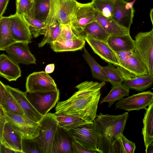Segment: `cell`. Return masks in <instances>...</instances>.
<instances>
[{
    "label": "cell",
    "mask_w": 153,
    "mask_h": 153,
    "mask_svg": "<svg viewBox=\"0 0 153 153\" xmlns=\"http://www.w3.org/2000/svg\"><path fill=\"white\" fill-rule=\"evenodd\" d=\"M105 82L85 81L76 86L78 90L67 100L58 101L56 114L76 117L88 123L94 122L97 116L100 90Z\"/></svg>",
    "instance_id": "cell-1"
},
{
    "label": "cell",
    "mask_w": 153,
    "mask_h": 153,
    "mask_svg": "<svg viewBox=\"0 0 153 153\" xmlns=\"http://www.w3.org/2000/svg\"><path fill=\"white\" fill-rule=\"evenodd\" d=\"M128 113L117 115H97L94 120L98 135L97 148L102 153H118V138L123 134Z\"/></svg>",
    "instance_id": "cell-2"
},
{
    "label": "cell",
    "mask_w": 153,
    "mask_h": 153,
    "mask_svg": "<svg viewBox=\"0 0 153 153\" xmlns=\"http://www.w3.org/2000/svg\"><path fill=\"white\" fill-rule=\"evenodd\" d=\"M39 123V134L32 139L38 144L42 153H51L53 140L58 126L55 113H48Z\"/></svg>",
    "instance_id": "cell-3"
},
{
    "label": "cell",
    "mask_w": 153,
    "mask_h": 153,
    "mask_svg": "<svg viewBox=\"0 0 153 153\" xmlns=\"http://www.w3.org/2000/svg\"><path fill=\"white\" fill-rule=\"evenodd\" d=\"M77 2L76 0H51L50 11L45 22L47 26L56 21L70 25Z\"/></svg>",
    "instance_id": "cell-4"
},
{
    "label": "cell",
    "mask_w": 153,
    "mask_h": 153,
    "mask_svg": "<svg viewBox=\"0 0 153 153\" xmlns=\"http://www.w3.org/2000/svg\"><path fill=\"white\" fill-rule=\"evenodd\" d=\"M98 13L91 2L84 4L78 2L70 24L74 32L83 37L82 33L84 29L87 25L95 21Z\"/></svg>",
    "instance_id": "cell-5"
},
{
    "label": "cell",
    "mask_w": 153,
    "mask_h": 153,
    "mask_svg": "<svg viewBox=\"0 0 153 153\" xmlns=\"http://www.w3.org/2000/svg\"><path fill=\"white\" fill-rule=\"evenodd\" d=\"M5 114L7 122L21 134L22 139H33L39 135V122L32 120L25 114L20 115L5 111Z\"/></svg>",
    "instance_id": "cell-6"
},
{
    "label": "cell",
    "mask_w": 153,
    "mask_h": 153,
    "mask_svg": "<svg viewBox=\"0 0 153 153\" xmlns=\"http://www.w3.org/2000/svg\"><path fill=\"white\" fill-rule=\"evenodd\" d=\"M73 140L92 150L99 151L97 148L98 135L94 122L81 125L68 131Z\"/></svg>",
    "instance_id": "cell-7"
},
{
    "label": "cell",
    "mask_w": 153,
    "mask_h": 153,
    "mask_svg": "<svg viewBox=\"0 0 153 153\" xmlns=\"http://www.w3.org/2000/svg\"><path fill=\"white\" fill-rule=\"evenodd\" d=\"M135 49L151 75L153 64V30L141 32L135 36Z\"/></svg>",
    "instance_id": "cell-8"
},
{
    "label": "cell",
    "mask_w": 153,
    "mask_h": 153,
    "mask_svg": "<svg viewBox=\"0 0 153 153\" xmlns=\"http://www.w3.org/2000/svg\"><path fill=\"white\" fill-rule=\"evenodd\" d=\"M25 93L26 97L32 105L43 116L55 106L59 99L58 89L46 92Z\"/></svg>",
    "instance_id": "cell-9"
},
{
    "label": "cell",
    "mask_w": 153,
    "mask_h": 153,
    "mask_svg": "<svg viewBox=\"0 0 153 153\" xmlns=\"http://www.w3.org/2000/svg\"><path fill=\"white\" fill-rule=\"evenodd\" d=\"M116 67L124 80L149 74L146 65L135 48L131 54Z\"/></svg>",
    "instance_id": "cell-10"
},
{
    "label": "cell",
    "mask_w": 153,
    "mask_h": 153,
    "mask_svg": "<svg viewBox=\"0 0 153 153\" xmlns=\"http://www.w3.org/2000/svg\"><path fill=\"white\" fill-rule=\"evenodd\" d=\"M26 92H42L56 90L58 89L53 79L45 71L34 72L27 77Z\"/></svg>",
    "instance_id": "cell-11"
},
{
    "label": "cell",
    "mask_w": 153,
    "mask_h": 153,
    "mask_svg": "<svg viewBox=\"0 0 153 153\" xmlns=\"http://www.w3.org/2000/svg\"><path fill=\"white\" fill-rule=\"evenodd\" d=\"M153 101V92L143 91L123 98L115 103L116 108L128 111H138L146 109Z\"/></svg>",
    "instance_id": "cell-12"
},
{
    "label": "cell",
    "mask_w": 153,
    "mask_h": 153,
    "mask_svg": "<svg viewBox=\"0 0 153 153\" xmlns=\"http://www.w3.org/2000/svg\"><path fill=\"white\" fill-rule=\"evenodd\" d=\"M135 1L129 2L124 0H114L112 19L120 25L129 30L134 16L133 4Z\"/></svg>",
    "instance_id": "cell-13"
},
{
    "label": "cell",
    "mask_w": 153,
    "mask_h": 153,
    "mask_svg": "<svg viewBox=\"0 0 153 153\" xmlns=\"http://www.w3.org/2000/svg\"><path fill=\"white\" fill-rule=\"evenodd\" d=\"M9 17L11 33L14 39L16 42L31 43L32 34L23 17L16 13Z\"/></svg>",
    "instance_id": "cell-14"
},
{
    "label": "cell",
    "mask_w": 153,
    "mask_h": 153,
    "mask_svg": "<svg viewBox=\"0 0 153 153\" xmlns=\"http://www.w3.org/2000/svg\"><path fill=\"white\" fill-rule=\"evenodd\" d=\"M27 43L17 42L5 51L8 56L18 63L36 64V59L30 52Z\"/></svg>",
    "instance_id": "cell-15"
},
{
    "label": "cell",
    "mask_w": 153,
    "mask_h": 153,
    "mask_svg": "<svg viewBox=\"0 0 153 153\" xmlns=\"http://www.w3.org/2000/svg\"><path fill=\"white\" fill-rule=\"evenodd\" d=\"M85 40L94 52L108 63L116 66L119 63L116 54L107 42L93 38L88 35L84 37Z\"/></svg>",
    "instance_id": "cell-16"
},
{
    "label": "cell",
    "mask_w": 153,
    "mask_h": 153,
    "mask_svg": "<svg viewBox=\"0 0 153 153\" xmlns=\"http://www.w3.org/2000/svg\"><path fill=\"white\" fill-rule=\"evenodd\" d=\"M6 87L15 98L24 114L31 120L38 123L44 116L39 114L32 105L26 97L25 92L8 85Z\"/></svg>",
    "instance_id": "cell-17"
},
{
    "label": "cell",
    "mask_w": 153,
    "mask_h": 153,
    "mask_svg": "<svg viewBox=\"0 0 153 153\" xmlns=\"http://www.w3.org/2000/svg\"><path fill=\"white\" fill-rule=\"evenodd\" d=\"M0 76L9 81H16L21 76L19 64L4 53L0 55Z\"/></svg>",
    "instance_id": "cell-18"
},
{
    "label": "cell",
    "mask_w": 153,
    "mask_h": 153,
    "mask_svg": "<svg viewBox=\"0 0 153 153\" xmlns=\"http://www.w3.org/2000/svg\"><path fill=\"white\" fill-rule=\"evenodd\" d=\"M22 135L7 122L5 124L0 143L16 151L17 153H23L22 149Z\"/></svg>",
    "instance_id": "cell-19"
},
{
    "label": "cell",
    "mask_w": 153,
    "mask_h": 153,
    "mask_svg": "<svg viewBox=\"0 0 153 153\" xmlns=\"http://www.w3.org/2000/svg\"><path fill=\"white\" fill-rule=\"evenodd\" d=\"M72 140L68 131L58 126L53 140L51 153H73Z\"/></svg>",
    "instance_id": "cell-20"
},
{
    "label": "cell",
    "mask_w": 153,
    "mask_h": 153,
    "mask_svg": "<svg viewBox=\"0 0 153 153\" xmlns=\"http://www.w3.org/2000/svg\"><path fill=\"white\" fill-rule=\"evenodd\" d=\"M107 43L114 52L131 51L135 48L134 40L130 34L110 36Z\"/></svg>",
    "instance_id": "cell-21"
},
{
    "label": "cell",
    "mask_w": 153,
    "mask_h": 153,
    "mask_svg": "<svg viewBox=\"0 0 153 153\" xmlns=\"http://www.w3.org/2000/svg\"><path fill=\"white\" fill-rule=\"evenodd\" d=\"M84 38L78 36L71 39L55 41L50 43L51 48L56 52L76 51L84 47Z\"/></svg>",
    "instance_id": "cell-22"
},
{
    "label": "cell",
    "mask_w": 153,
    "mask_h": 153,
    "mask_svg": "<svg viewBox=\"0 0 153 153\" xmlns=\"http://www.w3.org/2000/svg\"><path fill=\"white\" fill-rule=\"evenodd\" d=\"M110 36L130 34L129 30L120 25L112 18H106L99 13L95 20Z\"/></svg>",
    "instance_id": "cell-23"
},
{
    "label": "cell",
    "mask_w": 153,
    "mask_h": 153,
    "mask_svg": "<svg viewBox=\"0 0 153 153\" xmlns=\"http://www.w3.org/2000/svg\"><path fill=\"white\" fill-rule=\"evenodd\" d=\"M142 134L146 149L153 141V101L146 109Z\"/></svg>",
    "instance_id": "cell-24"
},
{
    "label": "cell",
    "mask_w": 153,
    "mask_h": 153,
    "mask_svg": "<svg viewBox=\"0 0 153 153\" xmlns=\"http://www.w3.org/2000/svg\"><path fill=\"white\" fill-rule=\"evenodd\" d=\"M16 42L11 34L9 16L0 17V50L6 51L10 46Z\"/></svg>",
    "instance_id": "cell-25"
},
{
    "label": "cell",
    "mask_w": 153,
    "mask_h": 153,
    "mask_svg": "<svg viewBox=\"0 0 153 153\" xmlns=\"http://www.w3.org/2000/svg\"><path fill=\"white\" fill-rule=\"evenodd\" d=\"M0 101V106L5 112L20 115L24 114L17 102L6 87Z\"/></svg>",
    "instance_id": "cell-26"
},
{
    "label": "cell",
    "mask_w": 153,
    "mask_h": 153,
    "mask_svg": "<svg viewBox=\"0 0 153 153\" xmlns=\"http://www.w3.org/2000/svg\"><path fill=\"white\" fill-rule=\"evenodd\" d=\"M87 35L106 42H107L110 36L102 27L95 21L87 25L84 29L82 36L84 38Z\"/></svg>",
    "instance_id": "cell-27"
},
{
    "label": "cell",
    "mask_w": 153,
    "mask_h": 153,
    "mask_svg": "<svg viewBox=\"0 0 153 153\" xmlns=\"http://www.w3.org/2000/svg\"><path fill=\"white\" fill-rule=\"evenodd\" d=\"M123 84L129 90L142 91L152 85L153 84V76L148 74L144 76L124 80Z\"/></svg>",
    "instance_id": "cell-28"
},
{
    "label": "cell",
    "mask_w": 153,
    "mask_h": 153,
    "mask_svg": "<svg viewBox=\"0 0 153 153\" xmlns=\"http://www.w3.org/2000/svg\"><path fill=\"white\" fill-rule=\"evenodd\" d=\"M129 89L123 84L112 86L108 94L100 102V104L105 102L108 103V107L110 108L116 101L119 100L125 96H128Z\"/></svg>",
    "instance_id": "cell-29"
},
{
    "label": "cell",
    "mask_w": 153,
    "mask_h": 153,
    "mask_svg": "<svg viewBox=\"0 0 153 153\" xmlns=\"http://www.w3.org/2000/svg\"><path fill=\"white\" fill-rule=\"evenodd\" d=\"M83 48L84 53L82 56L91 68L93 77L101 82H109V79L103 70L102 66L96 62L85 47Z\"/></svg>",
    "instance_id": "cell-30"
},
{
    "label": "cell",
    "mask_w": 153,
    "mask_h": 153,
    "mask_svg": "<svg viewBox=\"0 0 153 153\" xmlns=\"http://www.w3.org/2000/svg\"><path fill=\"white\" fill-rule=\"evenodd\" d=\"M55 114L58 126L67 131L79 126L88 123L76 117L61 114Z\"/></svg>",
    "instance_id": "cell-31"
},
{
    "label": "cell",
    "mask_w": 153,
    "mask_h": 153,
    "mask_svg": "<svg viewBox=\"0 0 153 153\" xmlns=\"http://www.w3.org/2000/svg\"><path fill=\"white\" fill-rule=\"evenodd\" d=\"M50 8L51 0H34L33 18L45 22Z\"/></svg>",
    "instance_id": "cell-32"
},
{
    "label": "cell",
    "mask_w": 153,
    "mask_h": 153,
    "mask_svg": "<svg viewBox=\"0 0 153 153\" xmlns=\"http://www.w3.org/2000/svg\"><path fill=\"white\" fill-rule=\"evenodd\" d=\"M114 0H92L91 2L94 9L104 17L112 18Z\"/></svg>",
    "instance_id": "cell-33"
},
{
    "label": "cell",
    "mask_w": 153,
    "mask_h": 153,
    "mask_svg": "<svg viewBox=\"0 0 153 153\" xmlns=\"http://www.w3.org/2000/svg\"><path fill=\"white\" fill-rule=\"evenodd\" d=\"M22 16L27 24L32 35L34 38L41 35H45L47 29L45 22L25 15Z\"/></svg>",
    "instance_id": "cell-34"
},
{
    "label": "cell",
    "mask_w": 153,
    "mask_h": 153,
    "mask_svg": "<svg viewBox=\"0 0 153 153\" xmlns=\"http://www.w3.org/2000/svg\"><path fill=\"white\" fill-rule=\"evenodd\" d=\"M60 29V23L58 21L49 26L43 39L38 44L39 47H42L47 43L50 44L55 41L59 34Z\"/></svg>",
    "instance_id": "cell-35"
},
{
    "label": "cell",
    "mask_w": 153,
    "mask_h": 153,
    "mask_svg": "<svg viewBox=\"0 0 153 153\" xmlns=\"http://www.w3.org/2000/svg\"><path fill=\"white\" fill-rule=\"evenodd\" d=\"M114 65L108 63L105 66H102V69L107 76L109 82L113 86L122 84L124 80L118 70Z\"/></svg>",
    "instance_id": "cell-36"
},
{
    "label": "cell",
    "mask_w": 153,
    "mask_h": 153,
    "mask_svg": "<svg viewBox=\"0 0 153 153\" xmlns=\"http://www.w3.org/2000/svg\"><path fill=\"white\" fill-rule=\"evenodd\" d=\"M34 1L32 0H19L16 1V12L22 16L33 17Z\"/></svg>",
    "instance_id": "cell-37"
},
{
    "label": "cell",
    "mask_w": 153,
    "mask_h": 153,
    "mask_svg": "<svg viewBox=\"0 0 153 153\" xmlns=\"http://www.w3.org/2000/svg\"><path fill=\"white\" fill-rule=\"evenodd\" d=\"M119 152L120 153H134L136 149L134 143L127 139L121 134L118 137Z\"/></svg>",
    "instance_id": "cell-38"
},
{
    "label": "cell",
    "mask_w": 153,
    "mask_h": 153,
    "mask_svg": "<svg viewBox=\"0 0 153 153\" xmlns=\"http://www.w3.org/2000/svg\"><path fill=\"white\" fill-rule=\"evenodd\" d=\"M60 31L56 41L68 40L79 36L74 32L70 25L60 23Z\"/></svg>",
    "instance_id": "cell-39"
},
{
    "label": "cell",
    "mask_w": 153,
    "mask_h": 153,
    "mask_svg": "<svg viewBox=\"0 0 153 153\" xmlns=\"http://www.w3.org/2000/svg\"><path fill=\"white\" fill-rule=\"evenodd\" d=\"M22 149L23 153H42L37 143L32 139H23Z\"/></svg>",
    "instance_id": "cell-40"
},
{
    "label": "cell",
    "mask_w": 153,
    "mask_h": 153,
    "mask_svg": "<svg viewBox=\"0 0 153 153\" xmlns=\"http://www.w3.org/2000/svg\"><path fill=\"white\" fill-rule=\"evenodd\" d=\"M72 149L73 153H101L99 151L87 149L78 142L73 140L72 142Z\"/></svg>",
    "instance_id": "cell-41"
},
{
    "label": "cell",
    "mask_w": 153,
    "mask_h": 153,
    "mask_svg": "<svg viewBox=\"0 0 153 153\" xmlns=\"http://www.w3.org/2000/svg\"><path fill=\"white\" fill-rule=\"evenodd\" d=\"M134 50L129 51H121L115 52L119 62V65L123 62L128 56L131 54L133 53Z\"/></svg>",
    "instance_id": "cell-42"
},
{
    "label": "cell",
    "mask_w": 153,
    "mask_h": 153,
    "mask_svg": "<svg viewBox=\"0 0 153 153\" xmlns=\"http://www.w3.org/2000/svg\"><path fill=\"white\" fill-rule=\"evenodd\" d=\"M7 122L5 111L2 107L0 106V138L2 137L4 125Z\"/></svg>",
    "instance_id": "cell-43"
},
{
    "label": "cell",
    "mask_w": 153,
    "mask_h": 153,
    "mask_svg": "<svg viewBox=\"0 0 153 153\" xmlns=\"http://www.w3.org/2000/svg\"><path fill=\"white\" fill-rule=\"evenodd\" d=\"M9 0H0V17L3 16L7 8Z\"/></svg>",
    "instance_id": "cell-44"
},
{
    "label": "cell",
    "mask_w": 153,
    "mask_h": 153,
    "mask_svg": "<svg viewBox=\"0 0 153 153\" xmlns=\"http://www.w3.org/2000/svg\"><path fill=\"white\" fill-rule=\"evenodd\" d=\"M0 153H17L15 150L5 146L4 144L0 143Z\"/></svg>",
    "instance_id": "cell-45"
},
{
    "label": "cell",
    "mask_w": 153,
    "mask_h": 153,
    "mask_svg": "<svg viewBox=\"0 0 153 153\" xmlns=\"http://www.w3.org/2000/svg\"><path fill=\"white\" fill-rule=\"evenodd\" d=\"M55 68V65L53 64H51L47 65L45 69V72L47 74L52 73Z\"/></svg>",
    "instance_id": "cell-46"
},
{
    "label": "cell",
    "mask_w": 153,
    "mask_h": 153,
    "mask_svg": "<svg viewBox=\"0 0 153 153\" xmlns=\"http://www.w3.org/2000/svg\"><path fill=\"white\" fill-rule=\"evenodd\" d=\"M145 152L146 153H153V141L146 149Z\"/></svg>",
    "instance_id": "cell-47"
},
{
    "label": "cell",
    "mask_w": 153,
    "mask_h": 153,
    "mask_svg": "<svg viewBox=\"0 0 153 153\" xmlns=\"http://www.w3.org/2000/svg\"><path fill=\"white\" fill-rule=\"evenodd\" d=\"M150 16L151 20L152 25V29L153 30V8L151 10Z\"/></svg>",
    "instance_id": "cell-48"
},
{
    "label": "cell",
    "mask_w": 153,
    "mask_h": 153,
    "mask_svg": "<svg viewBox=\"0 0 153 153\" xmlns=\"http://www.w3.org/2000/svg\"><path fill=\"white\" fill-rule=\"evenodd\" d=\"M151 75L153 76V64L152 69Z\"/></svg>",
    "instance_id": "cell-49"
},
{
    "label": "cell",
    "mask_w": 153,
    "mask_h": 153,
    "mask_svg": "<svg viewBox=\"0 0 153 153\" xmlns=\"http://www.w3.org/2000/svg\"><path fill=\"white\" fill-rule=\"evenodd\" d=\"M125 0V1H126L128 2V1H131L132 0Z\"/></svg>",
    "instance_id": "cell-50"
},
{
    "label": "cell",
    "mask_w": 153,
    "mask_h": 153,
    "mask_svg": "<svg viewBox=\"0 0 153 153\" xmlns=\"http://www.w3.org/2000/svg\"><path fill=\"white\" fill-rule=\"evenodd\" d=\"M19 0H16V1H19Z\"/></svg>",
    "instance_id": "cell-51"
},
{
    "label": "cell",
    "mask_w": 153,
    "mask_h": 153,
    "mask_svg": "<svg viewBox=\"0 0 153 153\" xmlns=\"http://www.w3.org/2000/svg\"><path fill=\"white\" fill-rule=\"evenodd\" d=\"M33 0V1H34V0Z\"/></svg>",
    "instance_id": "cell-52"
},
{
    "label": "cell",
    "mask_w": 153,
    "mask_h": 153,
    "mask_svg": "<svg viewBox=\"0 0 153 153\" xmlns=\"http://www.w3.org/2000/svg\"></svg>",
    "instance_id": "cell-53"
}]
</instances>
